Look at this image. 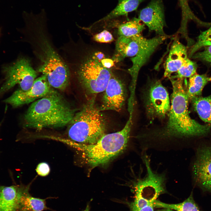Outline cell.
<instances>
[{
	"label": "cell",
	"mask_w": 211,
	"mask_h": 211,
	"mask_svg": "<svg viewBox=\"0 0 211 211\" xmlns=\"http://www.w3.org/2000/svg\"><path fill=\"white\" fill-rule=\"evenodd\" d=\"M25 14V40L38 64L36 71L45 75L51 87L63 91L70 78L69 69L55 46L48 30L45 12Z\"/></svg>",
	"instance_id": "cell-1"
},
{
	"label": "cell",
	"mask_w": 211,
	"mask_h": 211,
	"mask_svg": "<svg viewBox=\"0 0 211 211\" xmlns=\"http://www.w3.org/2000/svg\"><path fill=\"white\" fill-rule=\"evenodd\" d=\"M183 79L170 78L173 91L168 119L164 128L152 134L155 138L200 136L206 135L210 131L209 126L199 123L189 116L188 98L183 86Z\"/></svg>",
	"instance_id": "cell-2"
},
{
	"label": "cell",
	"mask_w": 211,
	"mask_h": 211,
	"mask_svg": "<svg viewBox=\"0 0 211 211\" xmlns=\"http://www.w3.org/2000/svg\"><path fill=\"white\" fill-rule=\"evenodd\" d=\"M75 113L64 97L51 88L31 104L24 116V124L26 127L39 130L61 127L68 125Z\"/></svg>",
	"instance_id": "cell-3"
},
{
	"label": "cell",
	"mask_w": 211,
	"mask_h": 211,
	"mask_svg": "<svg viewBox=\"0 0 211 211\" xmlns=\"http://www.w3.org/2000/svg\"><path fill=\"white\" fill-rule=\"evenodd\" d=\"M132 114L120 130L105 134L96 143L86 144L62 139V141L77 149L82 153L86 163L94 168L108 163L126 148L130 137Z\"/></svg>",
	"instance_id": "cell-4"
},
{
	"label": "cell",
	"mask_w": 211,
	"mask_h": 211,
	"mask_svg": "<svg viewBox=\"0 0 211 211\" xmlns=\"http://www.w3.org/2000/svg\"><path fill=\"white\" fill-rule=\"evenodd\" d=\"M94 98L89 100L76 113L68 124L67 134L71 141L80 144L96 143L105 134L106 123Z\"/></svg>",
	"instance_id": "cell-5"
},
{
	"label": "cell",
	"mask_w": 211,
	"mask_h": 211,
	"mask_svg": "<svg viewBox=\"0 0 211 211\" xmlns=\"http://www.w3.org/2000/svg\"><path fill=\"white\" fill-rule=\"evenodd\" d=\"M101 61L93 55L78 63L65 61L69 68H75L80 83L87 93L91 94L104 91L112 73L110 68L103 66Z\"/></svg>",
	"instance_id": "cell-6"
},
{
	"label": "cell",
	"mask_w": 211,
	"mask_h": 211,
	"mask_svg": "<svg viewBox=\"0 0 211 211\" xmlns=\"http://www.w3.org/2000/svg\"><path fill=\"white\" fill-rule=\"evenodd\" d=\"M5 81L0 88V96L16 85L23 91L30 89L37 78L38 72L33 67L30 60L22 57L3 68Z\"/></svg>",
	"instance_id": "cell-7"
},
{
	"label": "cell",
	"mask_w": 211,
	"mask_h": 211,
	"mask_svg": "<svg viewBox=\"0 0 211 211\" xmlns=\"http://www.w3.org/2000/svg\"><path fill=\"white\" fill-rule=\"evenodd\" d=\"M145 106L148 116L152 119H162L168 115L171 107L169 94L159 80H154L150 84Z\"/></svg>",
	"instance_id": "cell-8"
},
{
	"label": "cell",
	"mask_w": 211,
	"mask_h": 211,
	"mask_svg": "<svg viewBox=\"0 0 211 211\" xmlns=\"http://www.w3.org/2000/svg\"><path fill=\"white\" fill-rule=\"evenodd\" d=\"M171 36L157 35L150 39L144 38L142 41L137 53L131 58L132 65L128 69L131 77V94H134L139 72L148 62L157 47Z\"/></svg>",
	"instance_id": "cell-9"
},
{
	"label": "cell",
	"mask_w": 211,
	"mask_h": 211,
	"mask_svg": "<svg viewBox=\"0 0 211 211\" xmlns=\"http://www.w3.org/2000/svg\"><path fill=\"white\" fill-rule=\"evenodd\" d=\"M192 172L195 183L204 190L211 193V145L198 147Z\"/></svg>",
	"instance_id": "cell-10"
},
{
	"label": "cell",
	"mask_w": 211,
	"mask_h": 211,
	"mask_svg": "<svg viewBox=\"0 0 211 211\" xmlns=\"http://www.w3.org/2000/svg\"><path fill=\"white\" fill-rule=\"evenodd\" d=\"M51 88L46 76L42 74L36 79L30 89L23 91L18 89L3 101L13 108L18 107L42 97Z\"/></svg>",
	"instance_id": "cell-11"
},
{
	"label": "cell",
	"mask_w": 211,
	"mask_h": 211,
	"mask_svg": "<svg viewBox=\"0 0 211 211\" xmlns=\"http://www.w3.org/2000/svg\"><path fill=\"white\" fill-rule=\"evenodd\" d=\"M101 106V111L112 110L119 112L125 103V92L122 82L112 73L104 90Z\"/></svg>",
	"instance_id": "cell-12"
},
{
	"label": "cell",
	"mask_w": 211,
	"mask_h": 211,
	"mask_svg": "<svg viewBox=\"0 0 211 211\" xmlns=\"http://www.w3.org/2000/svg\"><path fill=\"white\" fill-rule=\"evenodd\" d=\"M138 18L148 28L159 35H166L164 28L165 25L162 0H151L140 11Z\"/></svg>",
	"instance_id": "cell-13"
},
{
	"label": "cell",
	"mask_w": 211,
	"mask_h": 211,
	"mask_svg": "<svg viewBox=\"0 0 211 211\" xmlns=\"http://www.w3.org/2000/svg\"><path fill=\"white\" fill-rule=\"evenodd\" d=\"M188 58L187 47L180 41L178 37H175L164 63V77H171V74L176 72L185 60Z\"/></svg>",
	"instance_id": "cell-14"
},
{
	"label": "cell",
	"mask_w": 211,
	"mask_h": 211,
	"mask_svg": "<svg viewBox=\"0 0 211 211\" xmlns=\"http://www.w3.org/2000/svg\"><path fill=\"white\" fill-rule=\"evenodd\" d=\"M144 38L141 33L130 37L119 36L116 42L113 61L119 62L126 57L135 56Z\"/></svg>",
	"instance_id": "cell-15"
},
{
	"label": "cell",
	"mask_w": 211,
	"mask_h": 211,
	"mask_svg": "<svg viewBox=\"0 0 211 211\" xmlns=\"http://www.w3.org/2000/svg\"><path fill=\"white\" fill-rule=\"evenodd\" d=\"M29 186H0V211H16L20 197Z\"/></svg>",
	"instance_id": "cell-16"
},
{
	"label": "cell",
	"mask_w": 211,
	"mask_h": 211,
	"mask_svg": "<svg viewBox=\"0 0 211 211\" xmlns=\"http://www.w3.org/2000/svg\"><path fill=\"white\" fill-rule=\"evenodd\" d=\"M29 188L22 194L19 199L16 211H42L49 208L46 199L35 198L29 193Z\"/></svg>",
	"instance_id": "cell-17"
},
{
	"label": "cell",
	"mask_w": 211,
	"mask_h": 211,
	"mask_svg": "<svg viewBox=\"0 0 211 211\" xmlns=\"http://www.w3.org/2000/svg\"><path fill=\"white\" fill-rule=\"evenodd\" d=\"M145 0H118L116 7L109 13L95 23L126 15L128 13L136 10L139 4Z\"/></svg>",
	"instance_id": "cell-18"
},
{
	"label": "cell",
	"mask_w": 211,
	"mask_h": 211,
	"mask_svg": "<svg viewBox=\"0 0 211 211\" xmlns=\"http://www.w3.org/2000/svg\"><path fill=\"white\" fill-rule=\"evenodd\" d=\"M211 81V76L206 74H195L189 78L188 88L187 92L188 98L199 96L201 94L205 86L209 82Z\"/></svg>",
	"instance_id": "cell-19"
},
{
	"label": "cell",
	"mask_w": 211,
	"mask_h": 211,
	"mask_svg": "<svg viewBox=\"0 0 211 211\" xmlns=\"http://www.w3.org/2000/svg\"><path fill=\"white\" fill-rule=\"evenodd\" d=\"M193 106L200 118L211 123V96L195 97L192 99Z\"/></svg>",
	"instance_id": "cell-20"
},
{
	"label": "cell",
	"mask_w": 211,
	"mask_h": 211,
	"mask_svg": "<svg viewBox=\"0 0 211 211\" xmlns=\"http://www.w3.org/2000/svg\"><path fill=\"white\" fill-rule=\"evenodd\" d=\"M154 207L168 208L176 211H200L191 194L182 203L167 204L156 200L154 204Z\"/></svg>",
	"instance_id": "cell-21"
},
{
	"label": "cell",
	"mask_w": 211,
	"mask_h": 211,
	"mask_svg": "<svg viewBox=\"0 0 211 211\" xmlns=\"http://www.w3.org/2000/svg\"><path fill=\"white\" fill-rule=\"evenodd\" d=\"M145 24L138 18H134L118 27L119 36L130 37L140 34L145 29Z\"/></svg>",
	"instance_id": "cell-22"
},
{
	"label": "cell",
	"mask_w": 211,
	"mask_h": 211,
	"mask_svg": "<svg viewBox=\"0 0 211 211\" xmlns=\"http://www.w3.org/2000/svg\"><path fill=\"white\" fill-rule=\"evenodd\" d=\"M210 27L208 29L201 32L197 38L196 41L190 47L188 52L189 58H191L201 48L211 45V25Z\"/></svg>",
	"instance_id": "cell-23"
},
{
	"label": "cell",
	"mask_w": 211,
	"mask_h": 211,
	"mask_svg": "<svg viewBox=\"0 0 211 211\" xmlns=\"http://www.w3.org/2000/svg\"><path fill=\"white\" fill-rule=\"evenodd\" d=\"M197 67L195 62L187 58L177 71L175 78L190 77L196 73Z\"/></svg>",
	"instance_id": "cell-24"
},
{
	"label": "cell",
	"mask_w": 211,
	"mask_h": 211,
	"mask_svg": "<svg viewBox=\"0 0 211 211\" xmlns=\"http://www.w3.org/2000/svg\"><path fill=\"white\" fill-rule=\"evenodd\" d=\"M201 51L197 52L191 58L211 66V45L205 47Z\"/></svg>",
	"instance_id": "cell-25"
},
{
	"label": "cell",
	"mask_w": 211,
	"mask_h": 211,
	"mask_svg": "<svg viewBox=\"0 0 211 211\" xmlns=\"http://www.w3.org/2000/svg\"><path fill=\"white\" fill-rule=\"evenodd\" d=\"M93 39L97 42L102 43L111 42L114 40L112 34L106 30L95 35L93 37Z\"/></svg>",
	"instance_id": "cell-26"
},
{
	"label": "cell",
	"mask_w": 211,
	"mask_h": 211,
	"mask_svg": "<svg viewBox=\"0 0 211 211\" xmlns=\"http://www.w3.org/2000/svg\"><path fill=\"white\" fill-rule=\"evenodd\" d=\"M36 171L39 175L44 176L49 174L50 169L49 165L47 163L42 162L38 165Z\"/></svg>",
	"instance_id": "cell-27"
},
{
	"label": "cell",
	"mask_w": 211,
	"mask_h": 211,
	"mask_svg": "<svg viewBox=\"0 0 211 211\" xmlns=\"http://www.w3.org/2000/svg\"><path fill=\"white\" fill-rule=\"evenodd\" d=\"M103 66L107 68H110L113 64V60L109 59H103L101 61Z\"/></svg>",
	"instance_id": "cell-28"
},
{
	"label": "cell",
	"mask_w": 211,
	"mask_h": 211,
	"mask_svg": "<svg viewBox=\"0 0 211 211\" xmlns=\"http://www.w3.org/2000/svg\"><path fill=\"white\" fill-rule=\"evenodd\" d=\"M93 55L97 59L100 61L102 60L104 57L103 54L101 52H96Z\"/></svg>",
	"instance_id": "cell-29"
},
{
	"label": "cell",
	"mask_w": 211,
	"mask_h": 211,
	"mask_svg": "<svg viewBox=\"0 0 211 211\" xmlns=\"http://www.w3.org/2000/svg\"><path fill=\"white\" fill-rule=\"evenodd\" d=\"M158 211H175L173 210H171V209H169L163 208V209L160 210Z\"/></svg>",
	"instance_id": "cell-30"
},
{
	"label": "cell",
	"mask_w": 211,
	"mask_h": 211,
	"mask_svg": "<svg viewBox=\"0 0 211 211\" xmlns=\"http://www.w3.org/2000/svg\"><path fill=\"white\" fill-rule=\"evenodd\" d=\"M89 207L88 205H87L85 209L83 211H89Z\"/></svg>",
	"instance_id": "cell-31"
},
{
	"label": "cell",
	"mask_w": 211,
	"mask_h": 211,
	"mask_svg": "<svg viewBox=\"0 0 211 211\" xmlns=\"http://www.w3.org/2000/svg\"><path fill=\"white\" fill-rule=\"evenodd\" d=\"M1 123H2V122H1L0 123V127H1Z\"/></svg>",
	"instance_id": "cell-32"
},
{
	"label": "cell",
	"mask_w": 211,
	"mask_h": 211,
	"mask_svg": "<svg viewBox=\"0 0 211 211\" xmlns=\"http://www.w3.org/2000/svg\"></svg>",
	"instance_id": "cell-33"
}]
</instances>
